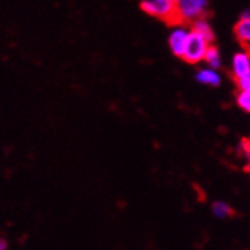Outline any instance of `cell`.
<instances>
[{
    "label": "cell",
    "mask_w": 250,
    "mask_h": 250,
    "mask_svg": "<svg viewBox=\"0 0 250 250\" xmlns=\"http://www.w3.org/2000/svg\"><path fill=\"white\" fill-rule=\"evenodd\" d=\"M190 24H192V30L198 32L199 35H202L204 38H206L208 42L213 43V41H214V32H213V27H211V24H210L208 20L206 17H201V18L192 21Z\"/></svg>",
    "instance_id": "ba28073f"
},
{
    "label": "cell",
    "mask_w": 250,
    "mask_h": 250,
    "mask_svg": "<svg viewBox=\"0 0 250 250\" xmlns=\"http://www.w3.org/2000/svg\"><path fill=\"white\" fill-rule=\"evenodd\" d=\"M6 247H8L6 241H5V240H0V249H2V250H3V249H6Z\"/></svg>",
    "instance_id": "9a60e30c"
},
{
    "label": "cell",
    "mask_w": 250,
    "mask_h": 250,
    "mask_svg": "<svg viewBox=\"0 0 250 250\" xmlns=\"http://www.w3.org/2000/svg\"><path fill=\"white\" fill-rule=\"evenodd\" d=\"M211 213L217 219H229L234 216V208L231 207V204H228L226 201L217 199L211 204Z\"/></svg>",
    "instance_id": "9c48e42d"
},
{
    "label": "cell",
    "mask_w": 250,
    "mask_h": 250,
    "mask_svg": "<svg viewBox=\"0 0 250 250\" xmlns=\"http://www.w3.org/2000/svg\"><path fill=\"white\" fill-rule=\"evenodd\" d=\"M195 80L201 84V85H207V87H219L222 84V74L219 72V69H214V67L210 66H204L199 67L195 74Z\"/></svg>",
    "instance_id": "8992f818"
},
{
    "label": "cell",
    "mask_w": 250,
    "mask_h": 250,
    "mask_svg": "<svg viewBox=\"0 0 250 250\" xmlns=\"http://www.w3.org/2000/svg\"><path fill=\"white\" fill-rule=\"evenodd\" d=\"M235 84H237V88L240 90H249L250 92V72L238 80H235Z\"/></svg>",
    "instance_id": "4fadbf2b"
},
{
    "label": "cell",
    "mask_w": 250,
    "mask_h": 250,
    "mask_svg": "<svg viewBox=\"0 0 250 250\" xmlns=\"http://www.w3.org/2000/svg\"><path fill=\"white\" fill-rule=\"evenodd\" d=\"M208 11V0H178L177 15L178 21L188 24L201 17H206Z\"/></svg>",
    "instance_id": "3957f363"
},
{
    "label": "cell",
    "mask_w": 250,
    "mask_h": 250,
    "mask_svg": "<svg viewBox=\"0 0 250 250\" xmlns=\"http://www.w3.org/2000/svg\"><path fill=\"white\" fill-rule=\"evenodd\" d=\"M141 9L147 15L167 21L169 24H178L180 22L177 15V3L174 0H143Z\"/></svg>",
    "instance_id": "6da1fadb"
},
{
    "label": "cell",
    "mask_w": 250,
    "mask_h": 250,
    "mask_svg": "<svg viewBox=\"0 0 250 250\" xmlns=\"http://www.w3.org/2000/svg\"><path fill=\"white\" fill-rule=\"evenodd\" d=\"M240 17H241V18H250V8L244 9V11L240 14Z\"/></svg>",
    "instance_id": "5bb4252c"
},
{
    "label": "cell",
    "mask_w": 250,
    "mask_h": 250,
    "mask_svg": "<svg viewBox=\"0 0 250 250\" xmlns=\"http://www.w3.org/2000/svg\"><path fill=\"white\" fill-rule=\"evenodd\" d=\"M240 151L241 156L244 159V164H246V169L250 172V140H243L240 144Z\"/></svg>",
    "instance_id": "7c38bea8"
},
{
    "label": "cell",
    "mask_w": 250,
    "mask_h": 250,
    "mask_svg": "<svg viewBox=\"0 0 250 250\" xmlns=\"http://www.w3.org/2000/svg\"><path fill=\"white\" fill-rule=\"evenodd\" d=\"M204 62H206L207 66L210 67H214V69H220L223 66V59H222V54L219 51V48L216 45L210 43V47L206 53V57H204Z\"/></svg>",
    "instance_id": "30bf717a"
},
{
    "label": "cell",
    "mask_w": 250,
    "mask_h": 250,
    "mask_svg": "<svg viewBox=\"0 0 250 250\" xmlns=\"http://www.w3.org/2000/svg\"><path fill=\"white\" fill-rule=\"evenodd\" d=\"M229 72H231V77L234 78V81L250 72V51L249 50L238 51L232 56Z\"/></svg>",
    "instance_id": "5b68a950"
},
{
    "label": "cell",
    "mask_w": 250,
    "mask_h": 250,
    "mask_svg": "<svg viewBox=\"0 0 250 250\" xmlns=\"http://www.w3.org/2000/svg\"><path fill=\"white\" fill-rule=\"evenodd\" d=\"M235 104L240 109H243L247 114H250V92L249 90H240L235 95Z\"/></svg>",
    "instance_id": "8fae6325"
},
{
    "label": "cell",
    "mask_w": 250,
    "mask_h": 250,
    "mask_svg": "<svg viewBox=\"0 0 250 250\" xmlns=\"http://www.w3.org/2000/svg\"><path fill=\"white\" fill-rule=\"evenodd\" d=\"M190 29L185 27L183 22H178L177 27H174L168 36V45H169V50L175 57H181L186 47V42L189 38Z\"/></svg>",
    "instance_id": "277c9868"
},
{
    "label": "cell",
    "mask_w": 250,
    "mask_h": 250,
    "mask_svg": "<svg viewBox=\"0 0 250 250\" xmlns=\"http://www.w3.org/2000/svg\"><path fill=\"white\" fill-rule=\"evenodd\" d=\"M174 2H175V3H177V2H178V0H174Z\"/></svg>",
    "instance_id": "2e32d148"
},
{
    "label": "cell",
    "mask_w": 250,
    "mask_h": 250,
    "mask_svg": "<svg viewBox=\"0 0 250 250\" xmlns=\"http://www.w3.org/2000/svg\"><path fill=\"white\" fill-rule=\"evenodd\" d=\"M210 43L211 42H208L202 35H199L198 32L190 29V33H189V38H188L186 47H185V51H183L181 59L189 64L202 63L204 57H206V53L210 47Z\"/></svg>",
    "instance_id": "7a4b0ae2"
},
{
    "label": "cell",
    "mask_w": 250,
    "mask_h": 250,
    "mask_svg": "<svg viewBox=\"0 0 250 250\" xmlns=\"http://www.w3.org/2000/svg\"><path fill=\"white\" fill-rule=\"evenodd\" d=\"M235 38L244 45V47L250 48V18H241L237 21L234 27Z\"/></svg>",
    "instance_id": "52a82bcc"
}]
</instances>
